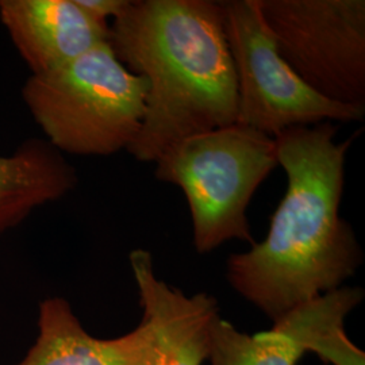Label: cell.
Wrapping results in <instances>:
<instances>
[{"mask_svg":"<svg viewBox=\"0 0 365 365\" xmlns=\"http://www.w3.org/2000/svg\"><path fill=\"white\" fill-rule=\"evenodd\" d=\"M237 81V123L267 135L321 122H361L365 106L342 105L313 91L277 52L257 0L221 1Z\"/></svg>","mask_w":365,"mask_h":365,"instance_id":"cell-5","label":"cell"},{"mask_svg":"<svg viewBox=\"0 0 365 365\" xmlns=\"http://www.w3.org/2000/svg\"><path fill=\"white\" fill-rule=\"evenodd\" d=\"M277 52L313 91L365 106L364 0H257Z\"/></svg>","mask_w":365,"mask_h":365,"instance_id":"cell-6","label":"cell"},{"mask_svg":"<svg viewBox=\"0 0 365 365\" xmlns=\"http://www.w3.org/2000/svg\"><path fill=\"white\" fill-rule=\"evenodd\" d=\"M15 365H145L141 327L118 339L91 336L64 298L39 304L38 337Z\"/></svg>","mask_w":365,"mask_h":365,"instance_id":"cell-10","label":"cell"},{"mask_svg":"<svg viewBox=\"0 0 365 365\" xmlns=\"http://www.w3.org/2000/svg\"><path fill=\"white\" fill-rule=\"evenodd\" d=\"M363 299V288L342 286L300 304L255 336L220 317L211 331L209 360L211 365H297L321 327L346 318Z\"/></svg>","mask_w":365,"mask_h":365,"instance_id":"cell-9","label":"cell"},{"mask_svg":"<svg viewBox=\"0 0 365 365\" xmlns=\"http://www.w3.org/2000/svg\"><path fill=\"white\" fill-rule=\"evenodd\" d=\"M146 80L101 43L72 63L43 75H30L22 99L60 153L106 157L128 150L145 115Z\"/></svg>","mask_w":365,"mask_h":365,"instance_id":"cell-3","label":"cell"},{"mask_svg":"<svg viewBox=\"0 0 365 365\" xmlns=\"http://www.w3.org/2000/svg\"><path fill=\"white\" fill-rule=\"evenodd\" d=\"M0 22L31 75L66 66L110 37V25L76 0H0Z\"/></svg>","mask_w":365,"mask_h":365,"instance_id":"cell-8","label":"cell"},{"mask_svg":"<svg viewBox=\"0 0 365 365\" xmlns=\"http://www.w3.org/2000/svg\"><path fill=\"white\" fill-rule=\"evenodd\" d=\"M75 167L43 138H29L0 155V235L78 185Z\"/></svg>","mask_w":365,"mask_h":365,"instance_id":"cell-11","label":"cell"},{"mask_svg":"<svg viewBox=\"0 0 365 365\" xmlns=\"http://www.w3.org/2000/svg\"><path fill=\"white\" fill-rule=\"evenodd\" d=\"M155 163L157 180L182 188L197 253H210L230 240L256 244L247 210L279 165L274 137L233 123L184 138Z\"/></svg>","mask_w":365,"mask_h":365,"instance_id":"cell-4","label":"cell"},{"mask_svg":"<svg viewBox=\"0 0 365 365\" xmlns=\"http://www.w3.org/2000/svg\"><path fill=\"white\" fill-rule=\"evenodd\" d=\"M108 43L148 93L140 133L128 148L155 163L172 145L237 123V81L221 1L128 0Z\"/></svg>","mask_w":365,"mask_h":365,"instance_id":"cell-2","label":"cell"},{"mask_svg":"<svg viewBox=\"0 0 365 365\" xmlns=\"http://www.w3.org/2000/svg\"><path fill=\"white\" fill-rule=\"evenodd\" d=\"M76 1L86 13L90 14L92 18L103 24H108L110 18L114 19L128 4V0H76Z\"/></svg>","mask_w":365,"mask_h":365,"instance_id":"cell-12","label":"cell"},{"mask_svg":"<svg viewBox=\"0 0 365 365\" xmlns=\"http://www.w3.org/2000/svg\"><path fill=\"white\" fill-rule=\"evenodd\" d=\"M140 292L145 365H202L209 359L211 331L221 317L218 302L206 292L185 295L155 272L152 255L135 249L129 256Z\"/></svg>","mask_w":365,"mask_h":365,"instance_id":"cell-7","label":"cell"},{"mask_svg":"<svg viewBox=\"0 0 365 365\" xmlns=\"http://www.w3.org/2000/svg\"><path fill=\"white\" fill-rule=\"evenodd\" d=\"M334 122L274 137L287 191L265 240L227 260L230 286L274 322L342 284L363 264L349 222L339 215L346 155L360 131L336 143Z\"/></svg>","mask_w":365,"mask_h":365,"instance_id":"cell-1","label":"cell"}]
</instances>
